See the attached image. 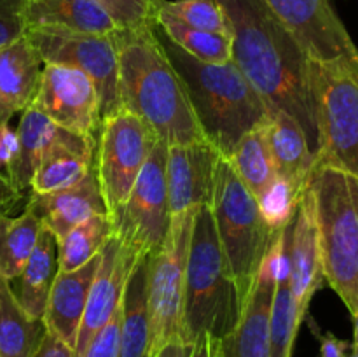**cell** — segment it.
<instances>
[{
  "label": "cell",
  "instance_id": "cell-40",
  "mask_svg": "<svg viewBox=\"0 0 358 357\" xmlns=\"http://www.w3.org/2000/svg\"><path fill=\"white\" fill-rule=\"evenodd\" d=\"M23 196V192H20L14 188L13 182L9 181V177L0 172V217L9 216L10 210L16 206V203L20 202Z\"/></svg>",
  "mask_w": 358,
  "mask_h": 357
},
{
  "label": "cell",
  "instance_id": "cell-25",
  "mask_svg": "<svg viewBox=\"0 0 358 357\" xmlns=\"http://www.w3.org/2000/svg\"><path fill=\"white\" fill-rule=\"evenodd\" d=\"M24 21L28 28L62 27L90 34H114L115 21L91 0H28Z\"/></svg>",
  "mask_w": 358,
  "mask_h": 357
},
{
  "label": "cell",
  "instance_id": "cell-11",
  "mask_svg": "<svg viewBox=\"0 0 358 357\" xmlns=\"http://www.w3.org/2000/svg\"><path fill=\"white\" fill-rule=\"evenodd\" d=\"M114 34L35 27L28 28L24 35L44 63L76 66L90 76L100 94V112L101 119H105L121 111L117 93V46Z\"/></svg>",
  "mask_w": 358,
  "mask_h": 357
},
{
  "label": "cell",
  "instance_id": "cell-24",
  "mask_svg": "<svg viewBox=\"0 0 358 357\" xmlns=\"http://www.w3.org/2000/svg\"><path fill=\"white\" fill-rule=\"evenodd\" d=\"M138 258L129 272L122 294L117 357H150V317L147 304V261Z\"/></svg>",
  "mask_w": 358,
  "mask_h": 357
},
{
  "label": "cell",
  "instance_id": "cell-8",
  "mask_svg": "<svg viewBox=\"0 0 358 357\" xmlns=\"http://www.w3.org/2000/svg\"><path fill=\"white\" fill-rule=\"evenodd\" d=\"M196 210L171 216L164 244L147 258V304L150 317V357L166 343L180 340L185 270ZM182 342V340H180Z\"/></svg>",
  "mask_w": 358,
  "mask_h": 357
},
{
  "label": "cell",
  "instance_id": "cell-33",
  "mask_svg": "<svg viewBox=\"0 0 358 357\" xmlns=\"http://www.w3.org/2000/svg\"><path fill=\"white\" fill-rule=\"evenodd\" d=\"M161 9L192 28L231 37V27L219 0H163Z\"/></svg>",
  "mask_w": 358,
  "mask_h": 357
},
{
  "label": "cell",
  "instance_id": "cell-43",
  "mask_svg": "<svg viewBox=\"0 0 358 357\" xmlns=\"http://www.w3.org/2000/svg\"><path fill=\"white\" fill-rule=\"evenodd\" d=\"M217 345L219 343L212 342L208 338H201L192 345L189 357H217Z\"/></svg>",
  "mask_w": 358,
  "mask_h": 357
},
{
  "label": "cell",
  "instance_id": "cell-12",
  "mask_svg": "<svg viewBox=\"0 0 358 357\" xmlns=\"http://www.w3.org/2000/svg\"><path fill=\"white\" fill-rule=\"evenodd\" d=\"M296 37L308 58L358 69V48L329 0H264Z\"/></svg>",
  "mask_w": 358,
  "mask_h": 357
},
{
  "label": "cell",
  "instance_id": "cell-13",
  "mask_svg": "<svg viewBox=\"0 0 358 357\" xmlns=\"http://www.w3.org/2000/svg\"><path fill=\"white\" fill-rule=\"evenodd\" d=\"M31 105L70 132L96 135L100 128V94L90 76L76 66L44 63Z\"/></svg>",
  "mask_w": 358,
  "mask_h": 357
},
{
  "label": "cell",
  "instance_id": "cell-1",
  "mask_svg": "<svg viewBox=\"0 0 358 357\" xmlns=\"http://www.w3.org/2000/svg\"><path fill=\"white\" fill-rule=\"evenodd\" d=\"M231 27L233 62L271 108L292 115L317 156L311 59L264 0H219Z\"/></svg>",
  "mask_w": 358,
  "mask_h": 357
},
{
  "label": "cell",
  "instance_id": "cell-3",
  "mask_svg": "<svg viewBox=\"0 0 358 357\" xmlns=\"http://www.w3.org/2000/svg\"><path fill=\"white\" fill-rule=\"evenodd\" d=\"M157 37L180 74L205 139L222 158L250 130L266 122L269 107L236 63H203L178 49L156 28Z\"/></svg>",
  "mask_w": 358,
  "mask_h": 357
},
{
  "label": "cell",
  "instance_id": "cell-2",
  "mask_svg": "<svg viewBox=\"0 0 358 357\" xmlns=\"http://www.w3.org/2000/svg\"><path fill=\"white\" fill-rule=\"evenodd\" d=\"M114 37L121 108L142 119L168 146L205 142L187 88L164 51L156 24L119 28Z\"/></svg>",
  "mask_w": 358,
  "mask_h": 357
},
{
  "label": "cell",
  "instance_id": "cell-31",
  "mask_svg": "<svg viewBox=\"0 0 358 357\" xmlns=\"http://www.w3.org/2000/svg\"><path fill=\"white\" fill-rule=\"evenodd\" d=\"M41 230L42 223L28 206L17 217H0V276L10 282L23 272Z\"/></svg>",
  "mask_w": 358,
  "mask_h": 357
},
{
  "label": "cell",
  "instance_id": "cell-32",
  "mask_svg": "<svg viewBox=\"0 0 358 357\" xmlns=\"http://www.w3.org/2000/svg\"><path fill=\"white\" fill-rule=\"evenodd\" d=\"M114 234L108 214H98L58 238V272H73L98 255Z\"/></svg>",
  "mask_w": 358,
  "mask_h": 357
},
{
  "label": "cell",
  "instance_id": "cell-6",
  "mask_svg": "<svg viewBox=\"0 0 358 357\" xmlns=\"http://www.w3.org/2000/svg\"><path fill=\"white\" fill-rule=\"evenodd\" d=\"M213 223L240 293L247 300L262 261L271 252L282 231L266 223L254 192L241 182L226 158L215 168L212 205Z\"/></svg>",
  "mask_w": 358,
  "mask_h": 357
},
{
  "label": "cell",
  "instance_id": "cell-7",
  "mask_svg": "<svg viewBox=\"0 0 358 357\" xmlns=\"http://www.w3.org/2000/svg\"><path fill=\"white\" fill-rule=\"evenodd\" d=\"M310 80L318 132L315 167L332 164L358 175V69L311 59Z\"/></svg>",
  "mask_w": 358,
  "mask_h": 357
},
{
  "label": "cell",
  "instance_id": "cell-27",
  "mask_svg": "<svg viewBox=\"0 0 358 357\" xmlns=\"http://www.w3.org/2000/svg\"><path fill=\"white\" fill-rule=\"evenodd\" d=\"M45 335L44 318L30 317L0 276V357H35Z\"/></svg>",
  "mask_w": 358,
  "mask_h": 357
},
{
  "label": "cell",
  "instance_id": "cell-22",
  "mask_svg": "<svg viewBox=\"0 0 358 357\" xmlns=\"http://www.w3.org/2000/svg\"><path fill=\"white\" fill-rule=\"evenodd\" d=\"M266 136L276 175L301 189L306 188L315 168V154L303 126L287 112L271 108L266 119Z\"/></svg>",
  "mask_w": 358,
  "mask_h": 357
},
{
  "label": "cell",
  "instance_id": "cell-21",
  "mask_svg": "<svg viewBox=\"0 0 358 357\" xmlns=\"http://www.w3.org/2000/svg\"><path fill=\"white\" fill-rule=\"evenodd\" d=\"M42 69L44 62L27 35L0 49V126L34 104Z\"/></svg>",
  "mask_w": 358,
  "mask_h": 357
},
{
  "label": "cell",
  "instance_id": "cell-26",
  "mask_svg": "<svg viewBox=\"0 0 358 357\" xmlns=\"http://www.w3.org/2000/svg\"><path fill=\"white\" fill-rule=\"evenodd\" d=\"M62 126L55 125L45 118L34 105L21 112L20 126H17V154L16 160L7 168L6 175L20 192L30 189L31 178L37 172L38 163L44 156L45 149L59 133Z\"/></svg>",
  "mask_w": 358,
  "mask_h": 357
},
{
  "label": "cell",
  "instance_id": "cell-29",
  "mask_svg": "<svg viewBox=\"0 0 358 357\" xmlns=\"http://www.w3.org/2000/svg\"><path fill=\"white\" fill-rule=\"evenodd\" d=\"M156 28L170 38L178 49L187 52L203 63H227L233 59L231 37L224 34L198 30L182 23L159 7L156 16Z\"/></svg>",
  "mask_w": 358,
  "mask_h": 357
},
{
  "label": "cell",
  "instance_id": "cell-39",
  "mask_svg": "<svg viewBox=\"0 0 358 357\" xmlns=\"http://www.w3.org/2000/svg\"><path fill=\"white\" fill-rule=\"evenodd\" d=\"M17 154V133L9 125L0 126V172L13 164Z\"/></svg>",
  "mask_w": 358,
  "mask_h": 357
},
{
  "label": "cell",
  "instance_id": "cell-15",
  "mask_svg": "<svg viewBox=\"0 0 358 357\" xmlns=\"http://www.w3.org/2000/svg\"><path fill=\"white\" fill-rule=\"evenodd\" d=\"M220 153L208 142L168 146L166 186L171 216L212 205Z\"/></svg>",
  "mask_w": 358,
  "mask_h": 357
},
{
  "label": "cell",
  "instance_id": "cell-20",
  "mask_svg": "<svg viewBox=\"0 0 358 357\" xmlns=\"http://www.w3.org/2000/svg\"><path fill=\"white\" fill-rule=\"evenodd\" d=\"M100 261L101 252L73 272H58L52 284L44 314L45 328L70 349H76L80 322Z\"/></svg>",
  "mask_w": 358,
  "mask_h": 357
},
{
  "label": "cell",
  "instance_id": "cell-28",
  "mask_svg": "<svg viewBox=\"0 0 358 357\" xmlns=\"http://www.w3.org/2000/svg\"><path fill=\"white\" fill-rule=\"evenodd\" d=\"M304 318L297 312L290 287L289 254H287V227L280 237L276 287L269 318V357H292L294 343Z\"/></svg>",
  "mask_w": 358,
  "mask_h": 357
},
{
  "label": "cell",
  "instance_id": "cell-23",
  "mask_svg": "<svg viewBox=\"0 0 358 357\" xmlns=\"http://www.w3.org/2000/svg\"><path fill=\"white\" fill-rule=\"evenodd\" d=\"M58 275V241L56 237L42 226L37 245L23 272L10 280V289L23 310L34 318H44L49 294Z\"/></svg>",
  "mask_w": 358,
  "mask_h": 357
},
{
  "label": "cell",
  "instance_id": "cell-34",
  "mask_svg": "<svg viewBox=\"0 0 358 357\" xmlns=\"http://www.w3.org/2000/svg\"><path fill=\"white\" fill-rule=\"evenodd\" d=\"M304 189H301L294 182L276 175L275 181L259 196V209H261L266 223L273 230L282 231L292 223L294 216H296L297 203H299Z\"/></svg>",
  "mask_w": 358,
  "mask_h": 357
},
{
  "label": "cell",
  "instance_id": "cell-9",
  "mask_svg": "<svg viewBox=\"0 0 358 357\" xmlns=\"http://www.w3.org/2000/svg\"><path fill=\"white\" fill-rule=\"evenodd\" d=\"M156 144V133L124 108L101 119L93 167L110 220L124 205Z\"/></svg>",
  "mask_w": 358,
  "mask_h": 357
},
{
  "label": "cell",
  "instance_id": "cell-16",
  "mask_svg": "<svg viewBox=\"0 0 358 357\" xmlns=\"http://www.w3.org/2000/svg\"><path fill=\"white\" fill-rule=\"evenodd\" d=\"M136 259L138 258L129 254L114 234L103 245L100 266L91 286L86 310L77 335V343L73 349L76 357H83L91 340L110 321L119 308L124 294L126 280Z\"/></svg>",
  "mask_w": 358,
  "mask_h": 357
},
{
  "label": "cell",
  "instance_id": "cell-4",
  "mask_svg": "<svg viewBox=\"0 0 358 357\" xmlns=\"http://www.w3.org/2000/svg\"><path fill=\"white\" fill-rule=\"evenodd\" d=\"M243 304L245 300L220 245L212 210L201 206L194 214L189 245L180 340L189 346L201 338L224 342L236 328Z\"/></svg>",
  "mask_w": 358,
  "mask_h": 357
},
{
  "label": "cell",
  "instance_id": "cell-14",
  "mask_svg": "<svg viewBox=\"0 0 358 357\" xmlns=\"http://www.w3.org/2000/svg\"><path fill=\"white\" fill-rule=\"evenodd\" d=\"M280 237L262 261L236 328L217 345V357H269V318L276 287Z\"/></svg>",
  "mask_w": 358,
  "mask_h": 357
},
{
  "label": "cell",
  "instance_id": "cell-35",
  "mask_svg": "<svg viewBox=\"0 0 358 357\" xmlns=\"http://www.w3.org/2000/svg\"><path fill=\"white\" fill-rule=\"evenodd\" d=\"M105 10L119 28H142L156 24L163 0H91Z\"/></svg>",
  "mask_w": 358,
  "mask_h": 357
},
{
  "label": "cell",
  "instance_id": "cell-5",
  "mask_svg": "<svg viewBox=\"0 0 358 357\" xmlns=\"http://www.w3.org/2000/svg\"><path fill=\"white\" fill-rule=\"evenodd\" d=\"M313 196L324 280L358 315V175L318 164L308 181Z\"/></svg>",
  "mask_w": 358,
  "mask_h": 357
},
{
  "label": "cell",
  "instance_id": "cell-42",
  "mask_svg": "<svg viewBox=\"0 0 358 357\" xmlns=\"http://www.w3.org/2000/svg\"><path fill=\"white\" fill-rule=\"evenodd\" d=\"M192 346L185 345L180 340H175V342L166 343L163 349L157 350L152 357H189Z\"/></svg>",
  "mask_w": 358,
  "mask_h": 357
},
{
  "label": "cell",
  "instance_id": "cell-41",
  "mask_svg": "<svg viewBox=\"0 0 358 357\" xmlns=\"http://www.w3.org/2000/svg\"><path fill=\"white\" fill-rule=\"evenodd\" d=\"M35 357H76V354H73V349L63 343L58 336L48 331Z\"/></svg>",
  "mask_w": 358,
  "mask_h": 357
},
{
  "label": "cell",
  "instance_id": "cell-30",
  "mask_svg": "<svg viewBox=\"0 0 358 357\" xmlns=\"http://www.w3.org/2000/svg\"><path fill=\"white\" fill-rule=\"evenodd\" d=\"M227 161L241 182L254 192L255 198H259L276 178V170L266 136V122L241 136Z\"/></svg>",
  "mask_w": 358,
  "mask_h": 357
},
{
  "label": "cell",
  "instance_id": "cell-44",
  "mask_svg": "<svg viewBox=\"0 0 358 357\" xmlns=\"http://www.w3.org/2000/svg\"><path fill=\"white\" fill-rule=\"evenodd\" d=\"M353 318V349L358 352V315H352Z\"/></svg>",
  "mask_w": 358,
  "mask_h": 357
},
{
  "label": "cell",
  "instance_id": "cell-36",
  "mask_svg": "<svg viewBox=\"0 0 358 357\" xmlns=\"http://www.w3.org/2000/svg\"><path fill=\"white\" fill-rule=\"evenodd\" d=\"M27 4L28 0H0V49L27 34Z\"/></svg>",
  "mask_w": 358,
  "mask_h": 357
},
{
  "label": "cell",
  "instance_id": "cell-38",
  "mask_svg": "<svg viewBox=\"0 0 358 357\" xmlns=\"http://www.w3.org/2000/svg\"><path fill=\"white\" fill-rule=\"evenodd\" d=\"M311 329H313L315 336H317L318 343H320V356L322 357H348L350 350H352V343L339 340L329 331H320L317 326L311 322Z\"/></svg>",
  "mask_w": 358,
  "mask_h": 357
},
{
  "label": "cell",
  "instance_id": "cell-10",
  "mask_svg": "<svg viewBox=\"0 0 358 357\" xmlns=\"http://www.w3.org/2000/svg\"><path fill=\"white\" fill-rule=\"evenodd\" d=\"M168 144L157 140L115 217L114 237L135 258L152 255L164 244L171 224L166 186Z\"/></svg>",
  "mask_w": 358,
  "mask_h": 357
},
{
  "label": "cell",
  "instance_id": "cell-19",
  "mask_svg": "<svg viewBox=\"0 0 358 357\" xmlns=\"http://www.w3.org/2000/svg\"><path fill=\"white\" fill-rule=\"evenodd\" d=\"M96 135L62 128L45 149L30 184V195H45L76 184L93 168Z\"/></svg>",
  "mask_w": 358,
  "mask_h": 357
},
{
  "label": "cell",
  "instance_id": "cell-37",
  "mask_svg": "<svg viewBox=\"0 0 358 357\" xmlns=\"http://www.w3.org/2000/svg\"><path fill=\"white\" fill-rule=\"evenodd\" d=\"M122 304L115 310L110 321L98 331L90 342L87 349L84 350L83 357H117L119 350V328H121Z\"/></svg>",
  "mask_w": 358,
  "mask_h": 357
},
{
  "label": "cell",
  "instance_id": "cell-18",
  "mask_svg": "<svg viewBox=\"0 0 358 357\" xmlns=\"http://www.w3.org/2000/svg\"><path fill=\"white\" fill-rule=\"evenodd\" d=\"M27 206L38 217L42 226L55 234L56 240L93 216L107 214L94 167L86 177L69 188L45 195H30Z\"/></svg>",
  "mask_w": 358,
  "mask_h": 357
},
{
  "label": "cell",
  "instance_id": "cell-17",
  "mask_svg": "<svg viewBox=\"0 0 358 357\" xmlns=\"http://www.w3.org/2000/svg\"><path fill=\"white\" fill-rule=\"evenodd\" d=\"M287 254H289L290 287H292L297 312L301 317L306 318L311 300L324 284L313 196L308 186L297 203L292 223L287 226Z\"/></svg>",
  "mask_w": 358,
  "mask_h": 357
}]
</instances>
